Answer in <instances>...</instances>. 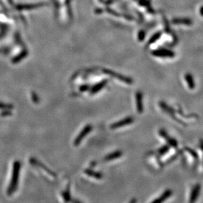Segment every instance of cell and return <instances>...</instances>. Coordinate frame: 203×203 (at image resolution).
I'll list each match as a JSON object with an SVG mask.
<instances>
[{"label":"cell","instance_id":"8992f818","mask_svg":"<svg viewBox=\"0 0 203 203\" xmlns=\"http://www.w3.org/2000/svg\"><path fill=\"white\" fill-rule=\"evenodd\" d=\"M122 155H123V153L120 150L115 151V152H113L112 153H110L108 155H107V156L104 158V160L108 162V161L116 160V159L120 158Z\"/></svg>","mask_w":203,"mask_h":203},{"label":"cell","instance_id":"4fadbf2b","mask_svg":"<svg viewBox=\"0 0 203 203\" xmlns=\"http://www.w3.org/2000/svg\"><path fill=\"white\" fill-rule=\"evenodd\" d=\"M161 36H162L161 32H158L157 33H156L154 35H153L152 38H151L150 40L149 44H152L154 43L156 41H157L161 37Z\"/></svg>","mask_w":203,"mask_h":203},{"label":"cell","instance_id":"5bb4252c","mask_svg":"<svg viewBox=\"0 0 203 203\" xmlns=\"http://www.w3.org/2000/svg\"><path fill=\"white\" fill-rule=\"evenodd\" d=\"M137 107L138 109V111L141 112V111L142 110V96L141 94L140 93L137 94Z\"/></svg>","mask_w":203,"mask_h":203},{"label":"cell","instance_id":"9a60e30c","mask_svg":"<svg viewBox=\"0 0 203 203\" xmlns=\"http://www.w3.org/2000/svg\"><path fill=\"white\" fill-rule=\"evenodd\" d=\"M169 146L168 145H165L164 146H162V148H160L158 150V152L160 155H164L169 150Z\"/></svg>","mask_w":203,"mask_h":203},{"label":"cell","instance_id":"e0dca14e","mask_svg":"<svg viewBox=\"0 0 203 203\" xmlns=\"http://www.w3.org/2000/svg\"><path fill=\"white\" fill-rule=\"evenodd\" d=\"M129 203H137V199L136 198H133V199L131 200Z\"/></svg>","mask_w":203,"mask_h":203},{"label":"cell","instance_id":"9c48e42d","mask_svg":"<svg viewBox=\"0 0 203 203\" xmlns=\"http://www.w3.org/2000/svg\"><path fill=\"white\" fill-rule=\"evenodd\" d=\"M172 23L176 25H192L191 20L187 18H175L172 20Z\"/></svg>","mask_w":203,"mask_h":203},{"label":"cell","instance_id":"7c38bea8","mask_svg":"<svg viewBox=\"0 0 203 203\" xmlns=\"http://www.w3.org/2000/svg\"><path fill=\"white\" fill-rule=\"evenodd\" d=\"M62 197L64 200V202L65 203H69L71 200V193H70V187L68 186L67 188L64 191H63L61 193Z\"/></svg>","mask_w":203,"mask_h":203},{"label":"cell","instance_id":"30bf717a","mask_svg":"<svg viewBox=\"0 0 203 203\" xmlns=\"http://www.w3.org/2000/svg\"><path fill=\"white\" fill-rule=\"evenodd\" d=\"M160 134L162 137H163L164 138H165L166 139V141H168V142L169 143V144L171 145V146H174V147H176L177 145V143L176 142V140H174V139L172 138H170L168 136V135H167L166 132L164 130H161L160 131Z\"/></svg>","mask_w":203,"mask_h":203},{"label":"cell","instance_id":"52a82bcc","mask_svg":"<svg viewBox=\"0 0 203 203\" xmlns=\"http://www.w3.org/2000/svg\"><path fill=\"white\" fill-rule=\"evenodd\" d=\"M172 192L171 190H167L166 191L163 193L162 195L156 198V200H154L152 203H162L164 202L167 198H168L171 195H172Z\"/></svg>","mask_w":203,"mask_h":203},{"label":"cell","instance_id":"277c9868","mask_svg":"<svg viewBox=\"0 0 203 203\" xmlns=\"http://www.w3.org/2000/svg\"><path fill=\"white\" fill-rule=\"evenodd\" d=\"M200 191H201V186L199 184H197L194 186L190 195L189 203H194L196 202L198 197V195H199Z\"/></svg>","mask_w":203,"mask_h":203},{"label":"cell","instance_id":"ba28073f","mask_svg":"<svg viewBox=\"0 0 203 203\" xmlns=\"http://www.w3.org/2000/svg\"><path fill=\"white\" fill-rule=\"evenodd\" d=\"M85 173L90 177H92L94 178H96L97 180H101V179L103 177V175L102 173L96 172V171H94L92 169H86L85 170Z\"/></svg>","mask_w":203,"mask_h":203},{"label":"cell","instance_id":"8fae6325","mask_svg":"<svg viewBox=\"0 0 203 203\" xmlns=\"http://www.w3.org/2000/svg\"><path fill=\"white\" fill-rule=\"evenodd\" d=\"M185 79L187 83L189 88L191 89H193L194 88V86H195V84H194V79L192 75L189 73H187L185 75Z\"/></svg>","mask_w":203,"mask_h":203},{"label":"cell","instance_id":"5b68a950","mask_svg":"<svg viewBox=\"0 0 203 203\" xmlns=\"http://www.w3.org/2000/svg\"><path fill=\"white\" fill-rule=\"evenodd\" d=\"M90 130H91V128L89 127H86L85 129H83L82 132L78 135V137L76 138V139H75V141H74V145L78 146L79 145H80V143L82 141V139L84 138V137L86 136V135L90 132Z\"/></svg>","mask_w":203,"mask_h":203},{"label":"cell","instance_id":"6da1fadb","mask_svg":"<svg viewBox=\"0 0 203 203\" xmlns=\"http://www.w3.org/2000/svg\"><path fill=\"white\" fill-rule=\"evenodd\" d=\"M20 170H21V162L18 160L14 162L13 165V171H12V177L10 184L7 189V194L11 195L13 194L18 187Z\"/></svg>","mask_w":203,"mask_h":203},{"label":"cell","instance_id":"7a4b0ae2","mask_svg":"<svg viewBox=\"0 0 203 203\" xmlns=\"http://www.w3.org/2000/svg\"><path fill=\"white\" fill-rule=\"evenodd\" d=\"M30 163L32 165H33L34 166H37V167H38V168H40L43 169L45 171V172H46L47 173H49L51 176H52L54 177H56V176H57L56 173H55L54 172H52V171L50 170L49 168H47L45 165H44V164H42V163H41L40 161L37 160V159H35L34 158H31L30 159Z\"/></svg>","mask_w":203,"mask_h":203},{"label":"cell","instance_id":"ac0fdd59","mask_svg":"<svg viewBox=\"0 0 203 203\" xmlns=\"http://www.w3.org/2000/svg\"><path fill=\"white\" fill-rule=\"evenodd\" d=\"M200 14L203 16V7H201V9H200Z\"/></svg>","mask_w":203,"mask_h":203},{"label":"cell","instance_id":"2e32d148","mask_svg":"<svg viewBox=\"0 0 203 203\" xmlns=\"http://www.w3.org/2000/svg\"><path fill=\"white\" fill-rule=\"evenodd\" d=\"M70 202L71 203H82L80 201H79L77 199H72V198H71Z\"/></svg>","mask_w":203,"mask_h":203},{"label":"cell","instance_id":"3957f363","mask_svg":"<svg viewBox=\"0 0 203 203\" xmlns=\"http://www.w3.org/2000/svg\"><path fill=\"white\" fill-rule=\"evenodd\" d=\"M152 55L160 58H172L175 55L172 51L167 49H159L152 51Z\"/></svg>","mask_w":203,"mask_h":203}]
</instances>
